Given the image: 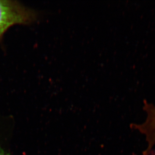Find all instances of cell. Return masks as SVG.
<instances>
[{"mask_svg":"<svg viewBox=\"0 0 155 155\" xmlns=\"http://www.w3.org/2000/svg\"><path fill=\"white\" fill-rule=\"evenodd\" d=\"M35 11L15 1H0V41L9 28L15 25H28L36 20Z\"/></svg>","mask_w":155,"mask_h":155,"instance_id":"obj_1","label":"cell"},{"mask_svg":"<svg viewBox=\"0 0 155 155\" xmlns=\"http://www.w3.org/2000/svg\"><path fill=\"white\" fill-rule=\"evenodd\" d=\"M143 108L147 114L145 121L140 124H131L130 126L146 137L148 147L143 155H148L155 145V105L144 101Z\"/></svg>","mask_w":155,"mask_h":155,"instance_id":"obj_2","label":"cell"},{"mask_svg":"<svg viewBox=\"0 0 155 155\" xmlns=\"http://www.w3.org/2000/svg\"><path fill=\"white\" fill-rule=\"evenodd\" d=\"M0 155H9L8 154H6V153L4 152L2 150L0 149Z\"/></svg>","mask_w":155,"mask_h":155,"instance_id":"obj_3","label":"cell"}]
</instances>
